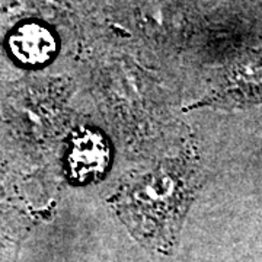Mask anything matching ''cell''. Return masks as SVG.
<instances>
[{
    "label": "cell",
    "mask_w": 262,
    "mask_h": 262,
    "mask_svg": "<svg viewBox=\"0 0 262 262\" xmlns=\"http://www.w3.org/2000/svg\"><path fill=\"white\" fill-rule=\"evenodd\" d=\"M192 191L194 173L187 163H163L128 181L117 196V210L143 244L168 251L175 244Z\"/></svg>",
    "instance_id": "obj_1"
},
{
    "label": "cell",
    "mask_w": 262,
    "mask_h": 262,
    "mask_svg": "<svg viewBox=\"0 0 262 262\" xmlns=\"http://www.w3.org/2000/svg\"><path fill=\"white\" fill-rule=\"evenodd\" d=\"M110 163V149L96 131H79L70 143L67 168L77 182H88L102 175Z\"/></svg>",
    "instance_id": "obj_2"
},
{
    "label": "cell",
    "mask_w": 262,
    "mask_h": 262,
    "mask_svg": "<svg viewBox=\"0 0 262 262\" xmlns=\"http://www.w3.org/2000/svg\"><path fill=\"white\" fill-rule=\"evenodd\" d=\"M9 50L20 64L42 66L56 54L57 42L47 27L38 22H27L10 34Z\"/></svg>",
    "instance_id": "obj_3"
}]
</instances>
